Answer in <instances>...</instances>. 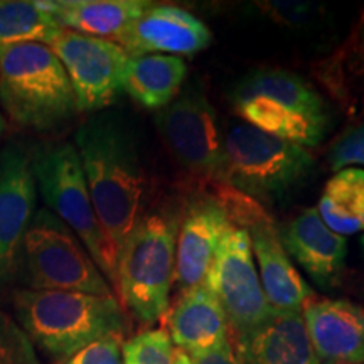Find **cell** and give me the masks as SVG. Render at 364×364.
<instances>
[{"label":"cell","mask_w":364,"mask_h":364,"mask_svg":"<svg viewBox=\"0 0 364 364\" xmlns=\"http://www.w3.org/2000/svg\"><path fill=\"white\" fill-rule=\"evenodd\" d=\"M95 213L115 265L144 216L147 176L134 130L118 113L90 117L75 135Z\"/></svg>","instance_id":"cell-1"},{"label":"cell","mask_w":364,"mask_h":364,"mask_svg":"<svg viewBox=\"0 0 364 364\" xmlns=\"http://www.w3.org/2000/svg\"><path fill=\"white\" fill-rule=\"evenodd\" d=\"M12 302L16 322L34 348L58 361L108 336H124L127 326L115 295L21 289Z\"/></svg>","instance_id":"cell-2"},{"label":"cell","mask_w":364,"mask_h":364,"mask_svg":"<svg viewBox=\"0 0 364 364\" xmlns=\"http://www.w3.org/2000/svg\"><path fill=\"white\" fill-rule=\"evenodd\" d=\"M179 221L172 209L144 213L118 255L113 290L122 307L145 326L169 312Z\"/></svg>","instance_id":"cell-3"},{"label":"cell","mask_w":364,"mask_h":364,"mask_svg":"<svg viewBox=\"0 0 364 364\" xmlns=\"http://www.w3.org/2000/svg\"><path fill=\"white\" fill-rule=\"evenodd\" d=\"M231 103L245 124L304 149L321 144L329 130L324 98L292 71L272 68L245 76Z\"/></svg>","instance_id":"cell-4"},{"label":"cell","mask_w":364,"mask_h":364,"mask_svg":"<svg viewBox=\"0 0 364 364\" xmlns=\"http://www.w3.org/2000/svg\"><path fill=\"white\" fill-rule=\"evenodd\" d=\"M0 105L16 124L51 132L78 113L65 66L49 46L0 48Z\"/></svg>","instance_id":"cell-5"},{"label":"cell","mask_w":364,"mask_h":364,"mask_svg":"<svg viewBox=\"0 0 364 364\" xmlns=\"http://www.w3.org/2000/svg\"><path fill=\"white\" fill-rule=\"evenodd\" d=\"M29 290L113 295L108 280L78 236L41 208L22 240L17 273Z\"/></svg>","instance_id":"cell-6"},{"label":"cell","mask_w":364,"mask_h":364,"mask_svg":"<svg viewBox=\"0 0 364 364\" xmlns=\"http://www.w3.org/2000/svg\"><path fill=\"white\" fill-rule=\"evenodd\" d=\"M31 167L46 209L78 236L113 290L117 265L95 213L75 144H51L31 150Z\"/></svg>","instance_id":"cell-7"},{"label":"cell","mask_w":364,"mask_h":364,"mask_svg":"<svg viewBox=\"0 0 364 364\" xmlns=\"http://www.w3.org/2000/svg\"><path fill=\"white\" fill-rule=\"evenodd\" d=\"M225 181L252 199L280 198L314 171L307 149L238 122L225 134Z\"/></svg>","instance_id":"cell-8"},{"label":"cell","mask_w":364,"mask_h":364,"mask_svg":"<svg viewBox=\"0 0 364 364\" xmlns=\"http://www.w3.org/2000/svg\"><path fill=\"white\" fill-rule=\"evenodd\" d=\"M157 129L166 147L191 174L206 182L225 181V132L206 95L196 86L157 112Z\"/></svg>","instance_id":"cell-9"},{"label":"cell","mask_w":364,"mask_h":364,"mask_svg":"<svg viewBox=\"0 0 364 364\" xmlns=\"http://www.w3.org/2000/svg\"><path fill=\"white\" fill-rule=\"evenodd\" d=\"M204 284L221 304L233 334L258 324L273 311L263 294L248 231L233 223L223 235Z\"/></svg>","instance_id":"cell-10"},{"label":"cell","mask_w":364,"mask_h":364,"mask_svg":"<svg viewBox=\"0 0 364 364\" xmlns=\"http://www.w3.org/2000/svg\"><path fill=\"white\" fill-rule=\"evenodd\" d=\"M49 48L65 66L78 112L105 110L124 91L122 80L130 56L120 44L65 29Z\"/></svg>","instance_id":"cell-11"},{"label":"cell","mask_w":364,"mask_h":364,"mask_svg":"<svg viewBox=\"0 0 364 364\" xmlns=\"http://www.w3.org/2000/svg\"><path fill=\"white\" fill-rule=\"evenodd\" d=\"M38 211L31 150L9 140L0 147V285L14 280L22 240Z\"/></svg>","instance_id":"cell-12"},{"label":"cell","mask_w":364,"mask_h":364,"mask_svg":"<svg viewBox=\"0 0 364 364\" xmlns=\"http://www.w3.org/2000/svg\"><path fill=\"white\" fill-rule=\"evenodd\" d=\"M213 43V33L201 19L186 9L150 4L118 44L129 56L166 54L194 56Z\"/></svg>","instance_id":"cell-13"},{"label":"cell","mask_w":364,"mask_h":364,"mask_svg":"<svg viewBox=\"0 0 364 364\" xmlns=\"http://www.w3.org/2000/svg\"><path fill=\"white\" fill-rule=\"evenodd\" d=\"M230 225L225 206L209 194L194 199L184 209L177 235L174 272V285L181 294L204 284Z\"/></svg>","instance_id":"cell-14"},{"label":"cell","mask_w":364,"mask_h":364,"mask_svg":"<svg viewBox=\"0 0 364 364\" xmlns=\"http://www.w3.org/2000/svg\"><path fill=\"white\" fill-rule=\"evenodd\" d=\"M309 339L321 361L364 363V307L346 299L312 294L302 307Z\"/></svg>","instance_id":"cell-15"},{"label":"cell","mask_w":364,"mask_h":364,"mask_svg":"<svg viewBox=\"0 0 364 364\" xmlns=\"http://www.w3.org/2000/svg\"><path fill=\"white\" fill-rule=\"evenodd\" d=\"M243 228L252 240L253 257L260 268L258 275L268 306L279 312H302L314 290L287 255L272 218L262 211Z\"/></svg>","instance_id":"cell-16"},{"label":"cell","mask_w":364,"mask_h":364,"mask_svg":"<svg viewBox=\"0 0 364 364\" xmlns=\"http://www.w3.org/2000/svg\"><path fill=\"white\" fill-rule=\"evenodd\" d=\"M231 348L240 364H322L302 312L272 311L262 322L233 334Z\"/></svg>","instance_id":"cell-17"},{"label":"cell","mask_w":364,"mask_h":364,"mask_svg":"<svg viewBox=\"0 0 364 364\" xmlns=\"http://www.w3.org/2000/svg\"><path fill=\"white\" fill-rule=\"evenodd\" d=\"M289 257L322 289L338 285L346 268L348 240L336 235L321 220L316 208L299 213L280 235Z\"/></svg>","instance_id":"cell-18"},{"label":"cell","mask_w":364,"mask_h":364,"mask_svg":"<svg viewBox=\"0 0 364 364\" xmlns=\"http://www.w3.org/2000/svg\"><path fill=\"white\" fill-rule=\"evenodd\" d=\"M167 332L172 346L184 353L211 351L231 341L226 314L206 284L179 295L167 312Z\"/></svg>","instance_id":"cell-19"},{"label":"cell","mask_w":364,"mask_h":364,"mask_svg":"<svg viewBox=\"0 0 364 364\" xmlns=\"http://www.w3.org/2000/svg\"><path fill=\"white\" fill-rule=\"evenodd\" d=\"M44 4L63 29L117 44L150 7L144 0H48Z\"/></svg>","instance_id":"cell-20"},{"label":"cell","mask_w":364,"mask_h":364,"mask_svg":"<svg viewBox=\"0 0 364 364\" xmlns=\"http://www.w3.org/2000/svg\"><path fill=\"white\" fill-rule=\"evenodd\" d=\"M188 66L181 58L166 54L130 56L127 61L122 90L149 110H162L182 91Z\"/></svg>","instance_id":"cell-21"},{"label":"cell","mask_w":364,"mask_h":364,"mask_svg":"<svg viewBox=\"0 0 364 364\" xmlns=\"http://www.w3.org/2000/svg\"><path fill=\"white\" fill-rule=\"evenodd\" d=\"M317 213L324 225L339 236L364 231V169L348 167L327 181Z\"/></svg>","instance_id":"cell-22"},{"label":"cell","mask_w":364,"mask_h":364,"mask_svg":"<svg viewBox=\"0 0 364 364\" xmlns=\"http://www.w3.org/2000/svg\"><path fill=\"white\" fill-rule=\"evenodd\" d=\"M63 31L44 2L0 0V48L31 43L51 46Z\"/></svg>","instance_id":"cell-23"},{"label":"cell","mask_w":364,"mask_h":364,"mask_svg":"<svg viewBox=\"0 0 364 364\" xmlns=\"http://www.w3.org/2000/svg\"><path fill=\"white\" fill-rule=\"evenodd\" d=\"M317 73L327 90L343 102L351 100L354 88L364 86V9L348 41L321 63Z\"/></svg>","instance_id":"cell-24"},{"label":"cell","mask_w":364,"mask_h":364,"mask_svg":"<svg viewBox=\"0 0 364 364\" xmlns=\"http://www.w3.org/2000/svg\"><path fill=\"white\" fill-rule=\"evenodd\" d=\"M122 364H174V346L166 329L139 332L122 346Z\"/></svg>","instance_id":"cell-25"},{"label":"cell","mask_w":364,"mask_h":364,"mask_svg":"<svg viewBox=\"0 0 364 364\" xmlns=\"http://www.w3.org/2000/svg\"><path fill=\"white\" fill-rule=\"evenodd\" d=\"M0 364H41L36 348L16 318L0 311Z\"/></svg>","instance_id":"cell-26"},{"label":"cell","mask_w":364,"mask_h":364,"mask_svg":"<svg viewBox=\"0 0 364 364\" xmlns=\"http://www.w3.org/2000/svg\"><path fill=\"white\" fill-rule=\"evenodd\" d=\"M258 11L275 24L290 29H306L317 22L322 9L311 2H262Z\"/></svg>","instance_id":"cell-27"},{"label":"cell","mask_w":364,"mask_h":364,"mask_svg":"<svg viewBox=\"0 0 364 364\" xmlns=\"http://www.w3.org/2000/svg\"><path fill=\"white\" fill-rule=\"evenodd\" d=\"M329 166L336 172L348 167H364V122L346 130L336 140L329 152Z\"/></svg>","instance_id":"cell-28"},{"label":"cell","mask_w":364,"mask_h":364,"mask_svg":"<svg viewBox=\"0 0 364 364\" xmlns=\"http://www.w3.org/2000/svg\"><path fill=\"white\" fill-rule=\"evenodd\" d=\"M122 346L124 336H108L56 364H122Z\"/></svg>","instance_id":"cell-29"},{"label":"cell","mask_w":364,"mask_h":364,"mask_svg":"<svg viewBox=\"0 0 364 364\" xmlns=\"http://www.w3.org/2000/svg\"><path fill=\"white\" fill-rule=\"evenodd\" d=\"M174 364H240L236 359L231 341L220 348L204 353H184L174 348Z\"/></svg>","instance_id":"cell-30"},{"label":"cell","mask_w":364,"mask_h":364,"mask_svg":"<svg viewBox=\"0 0 364 364\" xmlns=\"http://www.w3.org/2000/svg\"><path fill=\"white\" fill-rule=\"evenodd\" d=\"M6 129H7V122H6V117L2 115V112H0V140H2L4 134H6Z\"/></svg>","instance_id":"cell-31"},{"label":"cell","mask_w":364,"mask_h":364,"mask_svg":"<svg viewBox=\"0 0 364 364\" xmlns=\"http://www.w3.org/2000/svg\"><path fill=\"white\" fill-rule=\"evenodd\" d=\"M361 248H363V252H364V236L361 238Z\"/></svg>","instance_id":"cell-32"},{"label":"cell","mask_w":364,"mask_h":364,"mask_svg":"<svg viewBox=\"0 0 364 364\" xmlns=\"http://www.w3.org/2000/svg\"><path fill=\"white\" fill-rule=\"evenodd\" d=\"M326 364H334V363H326ZM364 364V363H363Z\"/></svg>","instance_id":"cell-33"}]
</instances>
